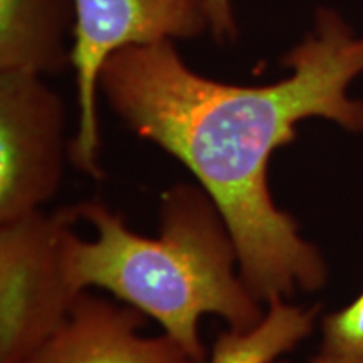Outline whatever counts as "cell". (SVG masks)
I'll list each match as a JSON object with an SVG mask.
<instances>
[{"label":"cell","mask_w":363,"mask_h":363,"mask_svg":"<svg viewBox=\"0 0 363 363\" xmlns=\"http://www.w3.org/2000/svg\"><path fill=\"white\" fill-rule=\"evenodd\" d=\"M283 65L291 72L276 83L230 84L199 74L174 40H162L115 52L98 81L113 113L187 167L214 201L238 249L240 276L262 305L298 289L316 291L326 281L320 251L272 201V153L294 142L306 118L363 130V101L348 96L363 72V38L337 12H318Z\"/></svg>","instance_id":"6da1fadb"},{"label":"cell","mask_w":363,"mask_h":363,"mask_svg":"<svg viewBox=\"0 0 363 363\" xmlns=\"http://www.w3.org/2000/svg\"><path fill=\"white\" fill-rule=\"evenodd\" d=\"M320 357L325 363H363V293L321 321Z\"/></svg>","instance_id":"9c48e42d"},{"label":"cell","mask_w":363,"mask_h":363,"mask_svg":"<svg viewBox=\"0 0 363 363\" xmlns=\"http://www.w3.org/2000/svg\"><path fill=\"white\" fill-rule=\"evenodd\" d=\"M74 0H0V72L56 74L71 65Z\"/></svg>","instance_id":"52a82bcc"},{"label":"cell","mask_w":363,"mask_h":363,"mask_svg":"<svg viewBox=\"0 0 363 363\" xmlns=\"http://www.w3.org/2000/svg\"><path fill=\"white\" fill-rule=\"evenodd\" d=\"M66 108L43 76L0 72V222L39 211L65 172Z\"/></svg>","instance_id":"5b68a950"},{"label":"cell","mask_w":363,"mask_h":363,"mask_svg":"<svg viewBox=\"0 0 363 363\" xmlns=\"http://www.w3.org/2000/svg\"><path fill=\"white\" fill-rule=\"evenodd\" d=\"M78 219V207H65L0 222V363H24L66 323L78 294L62 240Z\"/></svg>","instance_id":"277c9868"},{"label":"cell","mask_w":363,"mask_h":363,"mask_svg":"<svg viewBox=\"0 0 363 363\" xmlns=\"http://www.w3.org/2000/svg\"><path fill=\"white\" fill-rule=\"evenodd\" d=\"M208 13V34L219 44H230L238 40L239 26L235 21L230 0H206Z\"/></svg>","instance_id":"30bf717a"},{"label":"cell","mask_w":363,"mask_h":363,"mask_svg":"<svg viewBox=\"0 0 363 363\" xmlns=\"http://www.w3.org/2000/svg\"><path fill=\"white\" fill-rule=\"evenodd\" d=\"M78 214L94 238L69 229L62 240L72 291L99 288L153 318L194 363H206L202 316H219L235 331L252 330L264 318V305L240 276L229 227L201 185L177 184L162 195L158 238L136 234L101 202L81 203Z\"/></svg>","instance_id":"7a4b0ae2"},{"label":"cell","mask_w":363,"mask_h":363,"mask_svg":"<svg viewBox=\"0 0 363 363\" xmlns=\"http://www.w3.org/2000/svg\"><path fill=\"white\" fill-rule=\"evenodd\" d=\"M74 12L71 66L78 128L69 142V158L76 169L101 179L98 81L104 62L131 45L199 38L208 33V13L206 0H74Z\"/></svg>","instance_id":"3957f363"},{"label":"cell","mask_w":363,"mask_h":363,"mask_svg":"<svg viewBox=\"0 0 363 363\" xmlns=\"http://www.w3.org/2000/svg\"><path fill=\"white\" fill-rule=\"evenodd\" d=\"M143 313L88 291L66 323L24 363H194L169 335L142 337Z\"/></svg>","instance_id":"8992f818"},{"label":"cell","mask_w":363,"mask_h":363,"mask_svg":"<svg viewBox=\"0 0 363 363\" xmlns=\"http://www.w3.org/2000/svg\"><path fill=\"white\" fill-rule=\"evenodd\" d=\"M271 363H288V362H283V360H274V362H271ZM310 363H325V362L321 360L320 357H315V358H313V360H311Z\"/></svg>","instance_id":"8fae6325"},{"label":"cell","mask_w":363,"mask_h":363,"mask_svg":"<svg viewBox=\"0 0 363 363\" xmlns=\"http://www.w3.org/2000/svg\"><path fill=\"white\" fill-rule=\"evenodd\" d=\"M318 308L305 310L274 298L266 305V315L252 330H227L219 335L208 363H271L291 352L310 337Z\"/></svg>","instance_id":"ba28073f"}]
</instances>
